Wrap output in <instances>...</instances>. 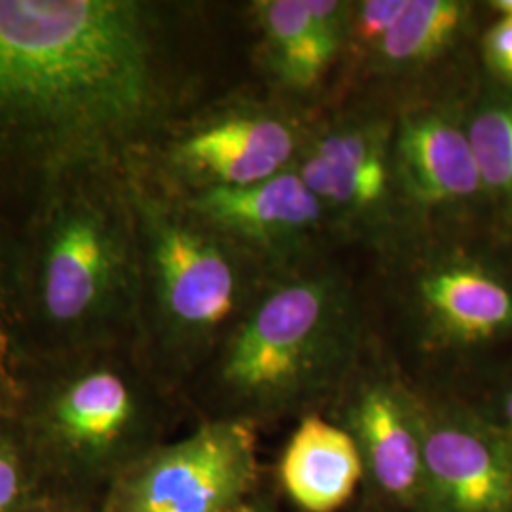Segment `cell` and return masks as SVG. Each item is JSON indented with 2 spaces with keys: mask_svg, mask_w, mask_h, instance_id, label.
<instances>
[{
  "mask_svg": "<svg viewBox=\"0 0 512 512\" xmlns=\"http://www.w3.org/2000/svg\"><path fill=\"white\" fill-rule=\"evenodd\" d=\"M294 169L327 215L365 224L384 220L397 188L391 145L382 129L366 124L321 131Z\"/></svg>",
  "mask_w": 512,
  "mask_h": 512,
  "instance_id": "52a82bcc",
  "label": "cell"
},
{
  "mask_svg": "<svg viewBox=\"0 0 512 512\" xmlns=\"http://www.w3.org/2000/svg\"><path fill=\"white\" fill-rule=\"evenodd\" d=\"M488 217L512 238V90L490 86L463 114Z\"/></svg>",
  "mask_w": 512,
  "mask_h": 512,
  "instance_id": "5bb4252c",
  "label": "cell"
},
{
  "mask_svg": "<svg viewBox=\"0 0 512 512\" xmlns=\"http://www.w3.org/2000/svg\"><path fill=\"white\" fill-rule=\"evenodd\" d=\"M473 6L459 0H406L376 52L391 67H416L437 59L469 27Z\"/></svg>",
  "mask_w": 512,
  "mask_h": 512,
  "instance_id": "2e32d148",
  "label": "cell"
},
{
  "mask_svg": "<svg viewBox=\"0 0 512 512\" xmlns=\"http://www.w3.org/2000/svg\"><path fill=\"white\" fill-rule=\"evenodd\" d=\"M363 463L353 435L311 416L294 431L281 461V478L302 509L334 512L355 492Z\"/></svg>",
  "mask_w": 512,
  "mask_h": 512,
  "instance_id": "7c38bea8",
  "label": "cell"
},
{
  "mask_svg": "<svg viewBox=\"0 0 512 512\" xmlns=\"http://www.w3.org/2000/svg\"><path fill=\"white\" fill-rule=\"evenodd\" d=\"M494 421L512 442V384L507 385L505 391L499 397L497 416H495Z\"/></svg>",
  "mask_w": 512,
  "mask_h": 512,
  "instance_id": "44dd1931",
  "label": "cell"
},
{
  "mask_svg": "<svg viewBox=\"0 0 512 512\" xmlns=\"http://www.w3.org/2000/svg\"><path fill=\"white\" fill-rule=\"evenodd\" d=\"M194 209L274 258L306 245L327 217L294 167L247 186H211L194 200Z\"/></svg>",
  "mask_w": 512,
  "mask_h": 512,
  "instance_id": "ba28073f",
  "label": "cell"
},
{
  "mask_svg": "<svg viewBox=\"0 0 512 512\" xmlns=\"http://www.w3.org/2000/svg\"><path fill=\"white\" fill-rule=\"evenodd\" d=\"M298 152L293 124L275 112H243L194 131L175 158L213 186H247L291 169Z\"/></svg>",
  "mask_w": 512,
  "mask_h": 512,
  "instance_id": "30bf717a",
  "label": "cell"
},
{
  "mask_svg": "<svg viewBox=\"0 0 512 512\" xmlns=\"http://www.w3.org/2000/svg\"><path fill=\"white\" fill-rule=\"evenodd\" d=\"M114 268V247L99 220L74 215L55 232L44 274V302L57 321L82 317L103 293Z\"/></svg>",
  "mask_w": 512,
  "mask_h": 512,
  "instance_id": "4fadbf2b",
  "label": "cell"
},
{
  "mask_svg": "<svg viewBox=\"0 0 512 512\" xmlns=\"http://www.w3.org/2000/svg\"><path fill=\"white\" fill-rule=\"evenodd\" d=\"M129 416L131 397L128 387L110 372H97L82 378L57 404L59 427L78 444H109L126 427Z\"/></svg>",
  "mask_w": 512,
  "mask_h": 512,
  "instance_id": "e0dca14e",
  "label": "cell"
},
{
  "mask_svg": "<svg viewBox=\"0 0 512 512\" xmlns=\"http://www.w3.org/2000/svg\"><path fill=\"white\" fill-rule=\"evenodd\" d=\"M255 435L239 421L205 425L148 463L120 512H230L255 480Z\"/></svg>",
  "mask_w": 512,
  "mask_h": 512,
  "instance_id": "3957f363",
  "label": "cell"
},
{
  "mask_svg": "<svg viewBox=\"0 0 512 512\" xmlns=\"http://www.w3.org/2000/svg\"><path fill=\"white\" fill-rule=\"evenodd\" d=\"M346 285L329 274L296 275L274 285L236 332L226 382L247 397L283 401L334 365L353 334Z\"/></svg>",
  "mask_w": 512,
  "mask_h": 512,
  "instance_id": "7a4b0ae2",
  "label": "cell"
},
{
  "mask_svg": "<svg viewBox=\"0 0 512 512\" xmlns=\"http://www.w3.org/2000/svg\"><path fill=\"white\" fill-rule=\"evenodd\" d=\"M275 76L293 90H310L327 73L340 50L321 37L306 0L256 4Z\"/></svg>",
  "mask_w": 512,
  "mask_h": 512,
  "instance_id": "9a60e30c",
  "label": "cell"
},
{
  "mask_svg": "<svg viewBox=\"0 0 512 512\" xmlns=\"http://www.w3.org/2000/svg\"><path fill=\"white\" fill-rule=\"evenodd\" d=\"M406 0H366L355 8V18L351 19V33L361 44L372 46L374 50L384 40L393 23L403 12Z\"/></svg>",
  "mask_w": 512,
  "mask_h": 512,
  "instance_id": "d6986e66",
  "label": "cell"
},
{
  "mask_svg": "<svg viewBox=\"0 0 512 512\" xmlns=\"http://www.w3.org/2000/svg\"><path fill=\"white\" fill-rule=\"evenodd\" d=\"M355 442L385 494L410 499L423 486L420 412L387 384L368 385L351 408Z\"/></svg>",
  "mask_w": 512,
  "mask_h": 512,
  "instance_id": "8fae6325",
  "label": "cell"
},
{
  "mask_svg": "<svg viewBox=\"0 0 512 512\" xmlns=\"http://www.w3.org/2000/svg\"><path fill=\"white\" fill-rule=\"evenodd\" d=\"M416 308L429 330L454 348H484L512 338V268L492 255L450 251L423 268Z\"/></svg>",
  "mask_w": 512,
  "mask_h": 512,
  "instance_id": "5b68a950",
  "label": "cell"
},
{
  "mask_svg": "<svg viewBox=\"0 0 512 512\" xmlns=\"http://www.w3.org/2000/svg\"><path fill=\"white\" fill-rule=\"evenodd\" d=\"M158 291L167 315L181 327L213 329L238 302L236 268L220 245L198 230L165 220L152 241Z\"/></svg>",
  "mask_w": 512,
  "mask_h": 512,
  "instance_id": "9c48e42d",
  "label": "cell"
},
{
  "mask_svg": "<svg viewBox=\"0 0 512 512\" xmlns=\"http://www.w3.org/2000/svg\"><path fill=\"white\" fill-rule=\"evenodd\" d=\"M19 476L14 461L0 452V512L6 511L18 497Z\"/></svg>",
  "mask_w": 512,
  "mask_h": 512,
  "instance_id": "ffe728a7",
  "label": "cell"
},
{
  "mask_svg": "<svg viewBox=\"0 0 512 512\" xmlns=\"http://www.w3.org/2000/svg\"><path fill=\"white\" fill-rule=\"evenodd\" d=\"M420 429L435 511L512 512V442L494 420L461 408L420 412Z\"/></svg>",
  "mask_w": 512,
  "mask_h": 512,
  "instance_id": "277c9868",
  "label": "cell"
},
{
  "mask_svg": "<svg viewBox=\"0 0 512 512\" xmlns=\"http://www.w3.org/2000/svg\"><path fill=\"white\" fill-rule=\"evenodd\" d=\"M152 95L139 10L118 0H0V122L95 131Z\"/></svg>",
  "mask_w": 512,
  "mask_h": 512,
  "instance_id": "6da1fadb",
  "label": "cell"
},
{
  "mask_svg": "<svg viewBox=\"0 0 512 512\" xmlns=\"http://www.w3.org/2000/svg\"><path fill=\"white\" fill-rule=\"evenodd\" d=\"M482 61L495 86L512 90V16H497L480 40Z\"/></svg>",
  "mask_w": 512,
  "mask_h": 512,
  "instance_id": "ac0fdd59",
  "label": "cell"
},
{
  "mask_svg": "<svg viewBox=\"0 0 512 512\" xmlns=\"http://www.w3.org/2000/svg\"><path fill=\"white\" fill-rule=\"evenodd\" d=\"M488 6L497 16H512V0H492Z\"/></svg>",
  "mask_w": 512,
  "mask_h": 512,
  "instance_id": "7402d4cb",
  "label": "cell"
},
{
  "mask_svg": "<svg viewBox=\"0 0 512 512\" xmlns=\"http://www.w3.org/2000/svg\"><path fill=\"white\" fill-rule=\"evenodd\" d=\"M395 186L431 213H488L463 114L421 110L404 116L391 143Z\"/></svg>",
  "mask_w": 512,
  "mask_h": 512,
  "instance_id": "8992f818",
  "label": "cell"
}]
</instances>
